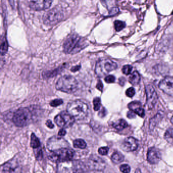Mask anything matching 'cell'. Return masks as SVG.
I'll list each match as a JSON object with an SVG mask.
<instances>
[{"label": "cell", "instance_id": "18", "mask_svg": "<svg viewBox=\"0 0 173 173\" xmlns=\"http://www.w3.org/2000/svg\"><path fill=\"white\" fill-rule=\"evenodd\" d=\"M128 108L131 111L137 114L139 116L144 117L145 116V111L142 104L138 101L131 102L128 105Z\"/></svg>", "mask_w": 173, "mask_h": 173}, {"label": "cell", "instance_id": "31", "mask_svg": "<svg viewBox=\"0 0 173 173\" xmlns=\"http://www.w3.org/2000/svg\"><path fill=\"white\" fill-rule=\"evenodd\" d=\"M62 103H63V100H62L57 99H55L54 100H52L50 103V105L52 107H56L60 106Z\"/></svg>", "mask_w": 173, "mask_h": 173}, {"label": "cell", "instance_id": "9", "mask_svg": "<svg viewBox=\"0 0 173 173\" xmlns=\"http://www.w3.org/2000/svg\"><path fill=\"white\" fill-rule=\"evenodd\" d=\"M75 120V118L67 111H62L56 116L54 122L61 128H68L73 126Z\"/></svg>", "mask_w": 173, "mask_h": 173}, {"label": "cell", "instance_id": "23", "mask_svg": "<svg viewBox=\"0 0 173 173\" xmlns=\"http://www.w3.org/2000/svg\"><path fill=\"white\" fill-rule=\"evenodd\" d=\"M40 144L39 139L35 135V133H32L30 139V146L34 149H37L40 147Z\"/></svg>", "mask_w": 173, "mask_h": 173}, {"label": "cell", "instance_id": "5", "mask_svg": "<svg viewBox=\"0 0 173 173\" xmlns=\"http://www.w3.org/2000/svg\"><path fill=\"white\" fill-rule=\"evenodd\" d=\"M75 155V151L69 148H62L51 151L48 155V159L53 163H60L72 160Z\"/></svg>", "mask_w": 173, "mask_h": 173}, {"label": "cell", "instance_id": "22", "mask_svg": "<svg viewBox=\"0 0 173 173\" xmlns=\"http://www.w3.org/2000/svg\"><path fill=\"white\" fill-rule=\"evenodd\" d=\"M124 156L120 152H114L111 156L112 161L115 164H119L122 163L124 160Z\"/></svg>", "mask_w": 173, "mask_h": 173}, {"label": "cell", "instance_id": "42", "mask_svg": "<svg viewBox=\"0 0 173 173\" xmlns=\"http://www.w3.org/2000/svg\"><path fill=\"white\" fill-rule=\"evenodd\" d=\"M135 173H142V172L139 169H137L135 170Z\"/></svg>", "mask_w": 173, "mask_h": 173}, {"label": "cell", "instance_id": "34", "mask_svg": "<svg viewBox=\"0 0 173 173\" xmlns=\"http://www.w3.org/2000/svg\"><path fill=\"white\" fill-rule=\"evenodd\" d=\"M36 150L34 151L36 159L38 160L41 159L42 158V151L41 150V149H38L37 148L36 149Z\"/></svg>", "mask_w": 173, "mask_h": 173}, {"label": "cell", "instance_id": "33", "mask_svg": "<svg viewBox=\"0 0 173 173\" xmlns=\"http://www.w3.org/2000/svg\"><path fill=\"white\" fill-rule=\"evenodd\" d=\"M109 150V149L108 147H103L99 149L98 152L100 154L102 155H106L108 153Z\"/></svg>", "mask_w": 173, "mask_h": 173}, {"label": "cell", "instance_id": "37", "mask_svg": "<svg viewBox=\"0 0 173 173\" xmlns=\"http://www.w3.org/2000/svg\"><path fill=\"white\" fill-rule=\"evenodd\" d=\"M127 116L130 119H132V118H134L136 117V115H135V113H133L132 111H130L127 113Z\"/></svg>", "mask_w": 173, "mask_h": 173}, {"label": "cell", "instance_id": "21", "mask_svg": "<svg viewBox=\"0 0 173 173\" xmlns=\"http://www.w3.org/2000/svg\"><path fill=\"white\" fill-rule=\"evenodd\" d=\"M112 126L114 128H115L116 130H118V131H121L127 127L128 124L126 120L122 119L118 120L115 123H114L112 124Z\"/></svg>", "mask_w": 173, "mask_h": 173}, {"label": "cell", "instance_id": "17", "mask_svg": "<svg viewBox=\"0 0 173 173\" xmlns=\"http://www.w3.org/2000/svg\"><path fill=\"white\" fill-rule=\"evenodd\" d=\"M138 146V142L136 139L129 137L125 139L122 145V148L126 152H131L136 150Z\"/></svg>", "mask_w": 173, "mask_h": 173}, {"label": "cell", "instance_id": "26", "mask_svg": "<svg viewBox=\"0 0 173 173\" xmlns=\"http://www.w3.org/2000/svg\"><path fill=\"white\" fill-rule=\"evenodd\" d=\"M73 145L75 148L83 149L86 148V144L85 142L82 139H76L73 142Z\"/></svg>", "mask_w": 173, "mask_h": 173}, {"label": "cell", "instance_id": "36", "mask_svg": "<svg viewBox=\"0 0 173 173\" xmlns=\"http://www.w3.org/2000/svg\"><path fill=\"white\" fill-rule=\"evenodd\" d=\"M105 81L108 83H113L115 82V77L113 75H110L107 76L105 77Z\"/></svg>", "mask_w": 173, "mask_h": 173}, {"label": "cell", "instance_id": "3", "mask_svg": "<svg viewBox=\"0 0 173 173\" xmlns=\"http://www.w3.org/2000/svg\"><path fill=\"white\" fill-rule=\"evenodd\" d=\"M78 86V81L75 77L71 75H64L58 79L56 87L57 90L72 94L76 91Z\"/></svg>", "mask_w": 173, "mask_h": 173}, {"label": "cell", "instance_id": "32", "mask_svg": "<svg viewBox=\"0 0 173 173\" xmlns=\"http://www.w3.org/2000/svg\"><path fill=\"white\" fill-rule=\"evenodd\" d=\"M120 170L122 173H130V171H131V168L128 165L124 164V165H122L120 166Z\"/></svg>", "mask_w": 173, "mask_h": 173}, {"label": "cell", "instance_id": "12", "mask_svg": "<svg viewBox=\"0 0 173 173\" xmlns=\"http://www.w3.org/2000/svg\"><path fill=\"white\" fill-rule=\"evenodd\" d=\"M86 165L91 170H102L105 168L106 163L100 157L96 155H92L87 159Z\"/></svg>", "mask_w": 173, "mask_h": 173}, {"label": "cell", "instance_id": "11", "mask_svg": "<svg viewBox=\"0 0 173 173\" xmlns=\"http://www.w3.org/2000/svg\"><path fill=\"white\" fill-rule=\"evenodd\" d=\"M47 147L50 151H53L62 148H68L69 144L67 141L61 137L54 136L48 140Z\"/></svg>", "mask_w": 173, "mask_h": 173}, {"label": "cell", "instance_id": "16", "mask_svg": "<svg viewBox=\"0 0 173 173\" xmlns=\"http://www.w3.org/2000/svg\"><path fill=\"white\" fill-rule=\"evenodd\" d=\"M147 156L148 162L152 165L158 164L161 159L159 150L155 147H151L148 149Z\"/></svg>", "mask_w": 173, "mask_h": 173}, {"label": "cell", "instance_id": "14", "mask_svg": "<svg viewBox=\"0 0 173 173\" xmlns=\"http://www.w3.org/2000/svg\"><path fill=\"white\" fill-rule=\"evenodd\" d=\"M159 88L165 94L173 96V77H165L160 82Z\"/></svg>", "mask_w": 173, "mask_h": 173}, {"label": "cell", "instance_id": "8", "mask_svg": "<svg viewBox=\"0 0 173 173\" xmlns=\"http://www.w3.org/2000/svg\"><path fill=\"white\" fill-rule=\"evenodd\" d=\"M117 68V64L110 59H103L95 65V73L99 77H103Z\"/></svg>", "mask_w": 173, "mask_h": 173}, {"label": "cell", "instance_id": "6", "mask_svg": "<svg viewBox=\"0 0 173 173\" xmlns=\"http://www.w3.org/2000/svg\"><path fill=\"white\" fill-rule=\"evenodd\" d=\"M64 17L62 9L55 7L44 14L43 21L44 24L48 25H54L60 23Z\"/></svg>", "mask_w": 173, "mask_h": 173}, {"label": "cell", "instance_id": "38", "mask_svg": "<svg viewBox=\"0 0 173 173\" xmlns=\"http://www.w3.org/2000/svg\"><path fill=\"white\" fill-rule=\"evenodd\" d=\"M66 134V131L64 128H61L58 132V136L60 137H63Z\"/></svg>", "mask_w": 173, "mask_h": 173}, {"label": "cell", "instance_id": "40", "mask_svg": "<svg viewBox=\"0 0 173 173\" xmlns=\"http://www.w3.org/2000/svg\"><path fill=\"white\" fill-rule=\"evenodd\" d=\"M97 88L99 90H100V91H102V89H103V83H102V82L100 81H99L98 84H97Z\"/></svg>", "mask_w": 173, "mask_h": 173}, {"label": "cell", "instance_id": "1", "mask_svg": "<svg viewBox=\"0 0 173 173\" xmlns=\"http://www.w3.org/2000/svg\"><path fill=\"white\" fill-rule=\"evenodd\" d=\"M87 45L84 39L77 34H72L63 43V52L66 54H75L86 47Z\"/></svg>", "mask_w": 173, "mask_h": 173}, {"label": "cell", "instance_id": "25", "mask_svg": "<svg viewBox=\"0 0 173 173\" xmlns=\"http://www.w3.org/2000/svg\"><path fill=\"white\" fill-rule=\"evenodd\" d=\"M8 43L5 37L1 39V54L2 56H4L8 51Z\"/></svg>", "mask_w": 173, "mask_h": 173}, {"label": "cell", "instance_id": "28", "mask_svg": "<svg viewBox=\"0 0 173 173\" xmlns=\"http://www.w3.org/2000/svg\"><path fill=\"white\" fill-rule=\"evenodd\" d=\"M126 26V23L123 21H120V20H116L114 21V28L115 30L117 32H119L122 30H123Z\"/></svg>", "mask_w": 173, "mask_h": 173}, {"label": "cell", "instance_id": "15", "mask_svg": "<svg viewBox=\"0 0 173 173\" xmlns=\"http://www.w3.org/2000/svg\"><path fill=\"white\" fill-rule=\"evenodd\" d=\"M52 1L49 0L46 1H31L29 2V6L35 11H42L50 8Z\"/></svg>", "mask_w": 173, "mask_h": 173}, {"label": "cell", "instance_id": "7", "mask_svg": "<svg viewBox=\"0 0 173 173\" xmlns=\"http://www.w3.org/2000/svg\"><path fill=\"white\" fill-rule=\"evenodd\" d=\"M84 171L83 165L79 161H66L58 164L57 173H82Z\"/></svg>", "mask_w": 173, "mask_h": 173}, {"label": "cell", "instance_id": "13", "mask_svg": "<svg viewBox=\"0 0 173 173\" xmlns=\"http://www.w3.org/2000/svg\"><path fill=\"white\" fill-rule=\"evenodd\" d=\"M146 94V106L149 110L153 108L158 100V95L152 85H147L145 87Z\"/></svg>", "mask_w": 173, "mask_h": 173}, {"label": "cell", "instance_id": "27", "mask_svg": "<svg viewBox=\"0 0 173 173\" xmlns=\"http://www.w3.org/2000/svg\"><path fill=\"white\" fill-rule=\"evenodd\" d=\"M161 117H162V115H161V114L159 113L154 117L153 118V119H151L150 122V128L151 130L153 129L154 127L156 126V123L159 122Z\"/></svg>", "mask_w": 173, "mask_h": 173}, {"label": "cell", "instance_id": "30", "mask_svg": "<svg viewBox=\"0 0 173 173\" xmlns=\"http://www.w3.org/2000/svg\"><path fill=\"white\" fill-rule=\"evenodd\" d=\"M132 67L131 65H126L123 67L122 69V71L123 74L126 75H129L131 74L132 71Z\"/></svg>", "mask_w": 173, "mask_h": 173}, {"label": "cell", "instance_id": "4", "mask_svg": "<svg viewBox=\"0 0 173 173\" xmlns=\"http://www.w3.org/2000/svg\"><path fill=\"white\" fill-rule=\"evenodd\" d=\"M33 120V113L29 108H20L16 110L12 117V121L17 127L28 126Z\"/></svg>", "mask_w": 173, "mask_h": 173}, {"label": "cell", "instance_id": "35", "mask_svg": "<svg viewBox=\"0 0 173 173\" xmlns=\"http://www.w3.org/2000/svg\"><path fill=\"white\" fill-rule=\"evenodd\" d=\"M135 89H133V87L128 88L126 91V95L127 97H130V98L133 97V95H135Z\"/></svg>", "mask_w": 173, "mask_h": 173}, {"label": "cell", "instance_id": "20", "mask_svg": "<svg viewBox=\"0 0 173 173\" xmlns=\"http://www.w3.org/2000/svg\"><path fill=\"white\" fill-rule=\"evenodd\" d=\"M62 68H60L58 69L52 71H48L44 72L42 75L44 78H50L57 75L62 70Z\"/></svg>", "mask_w": 173, "mask_h": 173}, {"label": "cell", "instance_id": "41", "mask_svg": "<svg viewBox=\"0 0 173 173\" xmlns=\"http://www.w3.org/2000/svg\"><path fill=\"white\" fill-rule=\"evenodd\" d=\"M80 67V66H76L72 68L71 71L72 72H75L77 71H78V70H79Z\"/></svg>", "mask_w": 173, "mask_h": 173}, {"label": "cell", "instance_id": "19", "mask_svg": "<svg viewBox=\"0 0 173 173\" xmlns=\"http://www.w3.org/2000/svg\"><path fill=\"white\" fill-rule=\"evenodd\" d=\"M141 80V77L140 74L137 71H134L129 76L128 81L131 84L134 86H136L139 84Z\"/></svg>", "mask_w": 173, "mask_h": 173}, {"label": "cell", "instance_id": "43", "mask_svg": "<svg viewBox=\"0 0 173 173\" xmlns=\"http://www.w3.org/2000/svg\"><path fill=\"white\" fill-rule=\"evenodd\" d=\"M170 121H171V122H172V124H173V116L171 118V119H170Z\"/></svg>", "mask_w": 173, "mask_h": 173}, {"label": "cell", "instance_id": "29", "mask_svg": "<svg viewBox=\"0 0 173 173\" xmlns=\"http://www.w3.org/2000/svg\"><path fill=\"white\" fill-rule=\"evenodd\" d=\"M93 104H94V110L95 111L99 110L101 106L100 98L98 97L95 98L93 100Z\"/></svg>", "mask_w": 173, "mask_h": 173}, {"label": "cell", "instance_id": "2", "mask_svg": "<svg viewBox=\"0 0 173 173\" xmlns=\"http://www.w3.org/2000/svg\"><path fill=\"white\" fill-rule=\"evenodd\" d=\"M67 111L75 119L82 120L87 116L89 107L82 100H75L68 104Z\"/></svg>", "mask_w": 173, "mask_h": 173}, {"label": "cell", "instance_id": "24", "mask_svg": "<svg viewBox=\"0 0 173 173\" xmlns=\"http://www.w3.org/2000/svg\"><path fill=\"white\" fill-rule=\"evenodd\" d=\"M165 139L170 144L173 145V128H170L165 134Z\"/></svg>", "mask_w": 173, "mask_h": 173}, {"label": "cell", "instance_id": "10", "mask_svg": "<svg viewBox=\"0 0 173 173\" xmlns=\"http://www.w3.org/2000/svg\"><path fill=\"white\" fill-rule=\"evenodd\" d=\"M1 173H22V166L17 159H13L2 165Z\"/></svg>", "mask_w": 173, "mask_h": 173}, {"label": "cell", "instance_id": "39", "mask_svg": "<svg viewBox=\"0 0 173 173\" xmlns=\"http://www.w3.org/2000/svg\"><path fill=\"white\" fill-rule=\"evenodd\" d=\"M47 127L50 128H53L54 127V125L50 120H48L46 122Z\"/></svg>", "mask_w": 173, "mask_h": 173}]
</instances>
